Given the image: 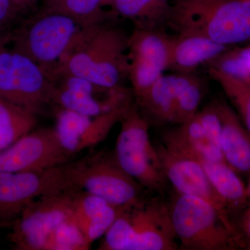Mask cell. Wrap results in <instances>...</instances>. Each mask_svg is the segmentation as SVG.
<instances>
[{"label": "cell", "mask_w": 250, "mask_h": 250, "mask_svg": "<svg viewBox=\"0 0 250 250\" xmlns=\"http://www.w3.org/2000/svg\"><path fill=\"white\" fill-rule=\"evenodd\" d=\"M114 21L82 27L54 72L72 74L105 88L123 85L129 72V35Z\"/></svg>", "instance_id": "obj_1"}, {"label": "cell", "mask_w": 250, "mask_h": 250, "mask_svg": "<svg viewBox=\"0 0 250 250\" xmlns=\"http://www.w3.org/2000/svg\"><path fill=\"white\" fill-rule=\"evenodd\" d=\"M167 24L177 34H196L231 46L250 41V0H170Z\"/></svg>", "instance_id": "obj_2"}, {"label": "cell", "mask_w": 250, "mask_h": 250, "mask_svg": "<svg viewBox=\"0 0 250 250\" xmlns=\"http://www.w3.org/2000/svg\"><path fill=\"white\" fill-rule=\"evenodd\" d=\"M168 203L146 197L123 208L102 238L100 250H177Z\"/></svg>", "instance_id": "obj_3"}, {"label": "cell", "mask_w": 250, "mask_h": 250, "mask_svg": "<svg viewBox=\"0 0 250 250\" xmlns=\"http://www.w3.org/2000/svg\"><path fill=\"white\" fill-rule=\"evenodd\" d=\"M168 205L179 250H229L241 247L234 225L210 202L177 192Z\"/></svg>", "instance_id": "obj_4"}, {"label": "cell", "mask_w": 250, "mask_h": 250, "mask_svg": "<svg viewBox=\"0 0 250 250\" xmlns=\"http://www.w3.org/2000/svg\"><path fill=\"white\" fill-rule=\"evenodd\" d=\"M82 27L68 16L40 9L21 19L6 36V45L10 44L50 75Z\"/></svg>", "instance_id": "obj_5"}, {"label": "cell", "mask_w": 250, "mask_h": 250, "mask_svg": "<svg viewBox=\"0 0 250 250\" xmlns=\"http://www.w3.org/2000/svg\"><path fill=\"white\" fill-rule=\"evenodd\" d=\"M70 188L89 192L110 205L126 208L144 198V190L117 164L113 153L105 150L87 154L62 164Z\"/></svg>", "instance_id": "obj_6"}, {"label": "cell", "mask_w": 250, "mask_h": 250, "mask_svg": "<svg viewBox=\"0 0 250 250\" xmlns=\"http://www.w3.org/2000/svg\"><path fill=\"white\" fill-rule=\"evenodd\" d=\"M113 155L118 166L149 191L162 194L167 181L156 146L149 135V123L133 103L121 121Z\"/></svg>", "instance_id": "obj_7"}, {"label": "cell", "mask_w": 250, "mask_h": 250, "mask_svg": "<svg viewBox=\"0 0 250 250\" xmlns=\"http://www.w3.org/2000/svg\"><path fill=\"white\" fill-rule=\"evenodd\" d=\"M52 80L39 64L4 46L0 49V100L37 115L51 106Z\"/></svg>", "instance_id": "obj_8"}, {"label": "cell", "mask_w": 250, "mask_h": 250, "mask_svg": "<svg viewBox=\"0 0 250 250\" xmlns=\"http://www.w3.org/2000/svg\"><path fill=\"white\" fill-rule=\"evenodd\" d=\"M79 190L67 189L36 199L12 224L9 239L20 250H43L55 229L71 217Z\"/></svg>", "instance_id": "obj_9"}, {"label": "cell", "mask_w": 250, "mask_h": 250, "mask_svg": "<svg viewBox=\"0 0 250 250\" xmlns=\"http://www.w3.org/2000/svg\"><path fill=\"white\" fill-rule=\"evenodd\" d=\"M52 80L51 106L77 112L88 117H97L131 103L134 96L131 89L124 85L108 88L62 71L50 75Z\"/></svg>", "instance_id": "obj_10"}, {"label": "cell", "mask_w": 250, "mask_h": 250, "mask_svg": "<svg viewBox=\"0 0 250 250\" xmlns=\"http://www.w3.org/2000/svg\"><path fill=\"white\" fill-rule=\"evenodd\" d=\"M70 188L62 165L36 172L0 171V225H12L36 199Z\"/></svg>", "instance_id": "obj_11"}, {"label": "cell", "mask_w": 250, "mask_h": 250, "mask_svg": "<svg viewBox=\"0 0 250 250\" xmlns=\"http://www.w3.org/2000/svg\"><path fill=\"white\" fill-rule=\"evenodd\" d=\"M171 36L156 28L137 27L129 35L128 79L134 98L146 91L167 70Z\"/></svg>", "instance_id": "obj_12"}, {"label": "cell", "mask_w": 250, "mask_h": 250, "mask_svg": "<svg viewBox=\"0 0 250 250\" xmlns=\"http://www.w3.org/2000/svg\"><path fill=\"white\" fill-rule=\"evenodd\" d=\"M62 149L54 128L31 130L0 152V171L36 172L71 161Z\"/></svg>", "instance_id": "obj_13"}, {"label": "cell", "mask_w": 250, "mask_h": 250, "mask_svg": "<svg viewBox=\"0 0 250 250\" xmlns=\"http://www.w3.org/2000/svg\"><path fill=\"white\" fill-rule=\"evenodd\" d=\"M156 148L166 179L177 193L193 195L207 200L231 222L228 206L215 190L203 167L196 159L166 147L162 143Z\"/></svg>", "instance_id": "obj_14"}, {"label": "cell", "mask_w": 250, "mask_h": 250, "mask_svg": "<svg viewBox=\"0 0 250 250\" xmlns=\"http://www.w3.org/2000/svg\"><path fill=\"white\" fill-rule=\"evenodd\" d=\"M162 143L166 147L191 156L201 164L210 183L226 203L229 210L240 208L246 203L249 197L248 189L236 171L226 163L204 159L172 130L163 135Z\"/></svg>", "instance_id": "obj_15"}, {"label": "cell", "mask_w": 250, "mask_h": 250, "mask_svg": "<svg viewBox=\"0 0 250 250\" xmlns=\"http://www.w3.org/2000/svg\"><path fill=\"white\" fill-rule=\"evenodd\" d=\"M229 47L205 36L177 34L171 36L167 70L174 73H193L202 65H209Z\"/></svg>", "instance_id": "obj_16"}, {"label": "cell", "mask_w": 250, "mask_h": 250, "mask_svg": "<svg viewBox=\"0 0 250 250\" xmlns=\"http://www.w3.org/2000/svg\"><path fill=\"white\" fill-rule=\"evenodd\" d=\"M222 122L220 149L224 159L233 170L250 174V136L232 108L215 100Z\"/></svg>", "instance_id": "obj_17"}, {"label": "cell", "mask_w": 250, "mask_h": 250, "mask_svg": "<svg viewBox=\"0 0 250 250\" xmlns=\"http://www.w3.org/2000/svg\"><path fill=\"white\" fill-rule=\"evenodd\" d=\"M182 80V73L164 74L146 91L134 98L136 106L149 124H172Z\"/></svg>", "instance_id": "obj_18"}, {"label": "cell", "mask_w": 250, "mask_h": 250, "mask_svg": "<svg viewBox=\"0 0 250 250\" xmlns=\"http://www.w3.org/2000/svg\"><path fill=\"white\" fill-rule=\"evenodd\" d=\"M103 6L137 27L159 29L167 24L171 14L170 0H104Z\"/></svg>", "instance_id": "obj_19"}, {"label": "cell", "mask_w": 250, "mask_h": 250, "mask_svg": "<svg viewBox=\"0 0 250 250\" xmlns=\"http://www.w3.org/2000/svg\"><path fill=\"white\" fill-rule=\"evenodd\" d=\"M41 9L68 16L81 25L116 20L111 11H105L104 0H41Z\"/></svg>", "instance_id": "obj_20"}, {"label": "cell", "mask_w": 250, "mask_h": 250, "mask_svg": "<svg viewBox=\"0 0 250 250\" xmlns=\"http://www.w3.org/2000/svg\"><path fill=\"white\" fill-rule=\"evenodd\" d=\"M56 134L62 149L69 156L80 153L81 144L93 118L59 107H54Z\"/></svg>", "instance_id": "obj_21"}, {"label": "cell", "mask_w": 250, "mask_h": 250, "mask_svg": "<svg viewBox=\"0 0 250 250\" xmlns=\"http://www.w3.org/2000/svg\"><path fill=\"white\" fill-rule=\"evenodd\" d=\"M36 115L0 100V152L34 129Z\"/></svg>", "instance_id": "obj_22"}, {"label": "cell", "mask_w": 250, "mask_h": 250, "mask_svg": "<svg viewBox=\"0 0 250 250\" xmlns=\"http://www.w3.org/2000/svg\"><path fill=\"white\" fill-rule=\"evenodd\" d=\"M207 84L193 73L183 74V80L174 106L172 124L182 125L192 119L205 96Z\"/></svg>", "instance_id": "obj_23"}, {"label": "cell", "mask_w": 250, "mask_h": 250, "mask_svg": "<svg viewBox=\"0 0 250 250\" xmlns=\"http://www.w3.org/2000/svg\"><path fill=\"white\" fill-rule=\"evenodd\" d=\"M208 72L234 104L250 136V83L213 67H208Z\"/></svg>", "instance_id": "obj_24"}, {"label": "cell", "mask_w": 250, "mask_h": 250, "mask_svg": "<svg viewBox=\"0 0 250 250\" xmlns=\"http://www.w3.org/2000/svg\"><path fill=\"white\" fill-rule=\"evenodd\" d=\"M174 129L179 136L204 159L225 162L221 149L208 139L196 116L187 123L179 125L178 127Z\"/></svg>", "instance_id": "obj_25"}, {"label": "cell", "mask_w": 250, "mask_h": 250, "mask_svg": "<svg viewBox=\"0 0 250 250\" xmlns=\"http://www.w3.org/2000/svg\"><path fill=\"white\" fill-rule=\"evenodd\" d=\"M208 66L250 83V45L230 47Z\"/></svg>", "instance_id": "obj_26"}, {"label": "cell", "mask_w": 250, "mask_h": 250, "mask_svg": "<svg viewBox=\"0 0 250 250\" xmlns=\"http://www.w3.org/2000/svg\"><path fill=\"white\" fill-rule=\"evenodd\" d=\"M90 246L80 227L70 218L51 233L43 250H88Z\"/></svg>", "instance_id": "obj_27"}, {"label": "cell", "mask_w": 250, "mask_h": 250, "mask_svg": "<svg viewBox=\"0 0 250 250\" xmlns=\"http://www.w3.org/2000/svg\"><path fill=\"white\" fill-rule=\"evenodd\" d=\"M123 208L108 204L79 226L90 246L94 241L104 236Z\"/></svg>", "instance_id": "obj_28"}, {"label": "cell", "mask_w": 250, "mask_h": 250, "mask_svg": "<svg viewBox=\"0 0 250 250\" xmlns=\"http://www.w3.org/2000/svg\"><path fill=\"white\" fill-rule=\"evenodd\" d=\"M195 116L200 122L208 139L220 149L222 122L215 101L209 104L201 111L197 112Z\"/></svg>", "instance_id": "obj_29"}, {"label": "cell", "mask_w": 250, "mask_h": 250, "mask_svg": "<svg viewBox=\"0 0 250 250\" xmlns=\"http://www.w3.org/2000/svg\"><path fill=\"white\" fill-rule=\"evenodd\" d=\"M22 18L11 0H0V34L7 35Z\"/></svg>", "instance_id": "obj_30"}, {"label": "cell", "mask_w": 250, "mask_h": 250, "mask_svg": "<svg viewBox=\"0 0 250 250\" xmlns=\"http://www.w3.org/2000/svg\"><path fill=\"white\" fill-rule=\"evenodd\" d=\"M238 235L241 246L250 250V208L243 217L241 231H238Z\"/></svg>", "instance_id": "obj_31"}, {"label": "cell", "mask_w": 250, "mask_h": 250, "mask_svg": "<svg viewBox=\"0 0 250 250\" xmlns=\"http://www.w3.org/2000/svg\"><path fill=\"white\" fill-rule=\"evenodd\" d=\"M19 12L24 17L35 12L41 0H11Z\"/></svg>", "instance_id": "obj_32"}, {"label": "cell", "mask_w": 250, "mask_h": 250, "mask_svg": "<svg viewBox=\"0 0 250 250\" xmlns=\"http://www.w3.org/2000/svg\"><path fill=\"white\" fill-rule=\"evenodd\" d=\"M6 45V36L0 34V49Z\"/></svg>", "instance_id": "obj_33"}, {"label": "cell", "mask_w": 250, "mask_h": 250, "mask_svg": "<svg viewBox=\"0 0 250 250\" xmlns=\"http://www.w3.org/2000/svg\"><path fill=\"white\" fill-rule=\"evenodd\" d=\"M248 197H250V183L249 188H248Z\"/></svg>", "instance_id": "obj_34"}, {"label": "cell", "mask_w": 250, "mask_h": 250, "mask_svg": "<svg viewBox=\"0 0 250 250\" xmlns=\"http://www.w3.org/2000/svg\"></svg>", "instance_id": "obj_35"}]
</instances>
